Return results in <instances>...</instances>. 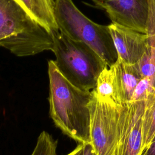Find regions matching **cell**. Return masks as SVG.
Segmentation results:
<instances>
[{
    "mask_svg": "<svg viewBox=\"0 0 155 155\" xmlns=\"http://www.w3.org/2000/svg\"><path fill=\"white\" fill-rule=\"evenodd\" d=\"M50 114L64 134L79 143H90L91 91L81 90L59 71L54 61L48 62Z\"/></svg>",
    "mask_w": 155,
    "mask_h": 155,
    "instance_id": "6da1fadb",
    "label": "cell"
},
{
    "mask_svg": "<svg viewBox=\"0 0 155 155\" xmlns=\"http://www.w3.org/2000/svg\"><path fill=\"white\" fill-rule=\"evenodd\" d=\"M0 46L17 56L52 50L51 32L15 0H0Z\"/></svg>",
    "mask_w": 155,
    "mask_h": 155,
    "instance_id": "7a4b0ae2",
    "label": "cell"
},
{
    "mask_svg": "<svg viewBox=\"0 0 155 155\" xmlns=\"http://www.w3.org/2000/svg\"><path fill=\"white\" fill-rule=\"evenodd\" d=\"M50 32L53 42L51 51L56 56L54 62L59 71L76 87L93 90L99 74L108 67L85 43L70 38L58 28Z\"/></svg>",
    "mask_w": 155,
    "mask_h": 155,
    "instance_id": "3957f363",
    "label": "cell"
},
{
    "mask_svg": "<svg viewBox=\"0 0 155 155\" xmlns=\"http://www.w3.org/2000/svg\"><path fill=\"white\" fill-rule=\"evenodd\" d=\"M54 18L58 30L70 38L91 48L110 67L117 60L108 25L97 24L84 15L72 0H54Z\"/></svg>",
    "mask_w": 155,
    "mask_h": 155,
    "instance_id": "277c9868",
    "label": "cell"
},
{
    "mask_svg": "<svg viewBox=\"0 0 155 155\" xmlns=\"http://www.w3.org/2000/svg\"><path fill=\"white\" fill-rule=\"evenodd\" d=\"M90 143L96 155H116L120 105L99 98L91 90Z\"/></svg>",
    "mask_w": 155,
    "mask_h": 155,
    "instance_id": "5b68a950",
    "label": "cell"
},
{
    "mask_svg": "<svg viewBox=\"0 0 155 155\" xmlns=\"http://www.w3.org/2000/svg\"><path fill=\"white\" fill-rule=\"evenodd\" d=\"M146 101L120 105L116 155H142V117Z\"/></svg>",
    "mask_w": 155,
    "mask_h": 155,
    "instance_id": "8992f818",
    "label": "cell"
},
{
    "mask_svg": "<svg viewBox=\"0 0 155 155\" xmlns=\"http://www.w3.org/2000/svg\"><path fill=\"white\" fill-rule=\"evenodd\" d=\"M104 10L112 23L147 33L150 13L149 0H92Z\"/></svg>",
    "mask_w": 155,
    "mask_h": 155,
    "instance_id": "52a82bcc",
    "label": "cell"
},
{
    "mask_svg": "<svg viewBox=\"0 0 155 155\" xmlns=\"http://www.w3.org/2000/svg\"><path fill=\"white\" fill-rule=\"evenodd\" d=\"M108 27L117 58L128 64L138 63L147 51L148 35L112 22Z\"/></svg>",
    "mask_w": 155,
    "mask_h": 155,
    "instance_id": "ba28073f",
    "label": "cell"
},
{
    "mask_svg": "<svg viewBox=\"0 0 155 155\" xmlns=\"http://www.w3.org/2000/svg\"><path fill=\"white\" fill-rule=\"evenodd\" d=\"M109 68L113 74L114 101L119 105H126L130 102L134 89L142 79L137 64H128L117 58Z\"/></svg>",
    "mask_w": 155,
    "mask_h": 155,
    "instance_id": "9c48e42d",
    "label": "cell"
},
{
    "mask_svg": "<svg viewBox=\"0 0 155 155\" xmlns=\"http://www.w3.org/2000/svg\"><path fill=\"white\" fill-rule=\"evenodd\" d=\"M15 1L50 31L58 28L54 18V0Z\"/></svg>",
    "mask_w": 155,
    "mask_h": 155,
    "instance_id": "30bf717a",
    "label": "cell"
},
{
    "mask_svg": "<svg viewBox=\"0 0 155 155\" xmlns=\"http://www.w3.org/2000/svg\"><path fill=\"white\" fill-rule=\"evenodd\" d=\"M154 134L155 93L149 96L146 101L142 117V153L152 142Z\"/></svg>",
    "mask_w": 155,
    "mask_h": 155,
    "instance_id": "8fae6325",
    "label": "cell"
},
{
    "mask_svg": "<svg viewBox=\"0 0 155 155\" xmlns=\"http://www.w3.org/2000/svg\"><path fill=\"white\" fill-rule=\"evenodd\" d=\"M93 91L102 99L114 101L113 74L109 67H105L102 71L97 78L96 87Z\"/></svg>",
    "mask_w": 155,
    "mask_h": 155,
    "instance_id": "7c38bea8",
    "label": "cell"
},
{
    "mask_svg": "<svg viewBox=\"0 0 155 155\" xmlns=\"http://www.w3.org/2000/svg\"><path fill=\"white\" fill-rule=\"evenodd\" d=\"M57 142L45 131H42L38 137L36 146L31 155H57Z\"/></svg>",
    "mask_w": 155,
    "mask_h": 155,
    "instance_id": "4fadbf2b",
    "label": "cell"
},
{
    "mask_svg": "<svg viewBox=\"0 0 155 155\" xmlns=\"http://www.w3.org/2000/svg\"><path fill=\"white\" fill-rule=\"evenodd\" d=\"M83 155H96L90 143H84Z\"/></svg>",
    "mask_w": 155,
    "mask_h": 155,
    "instance_id": "5bb4252c",
    "label": "cell"
},
{
    "mask_svg": "<svg viewBox=\"0 0 155 155\" xmlns=\"http://www.w3.org/2000/svg\"><path fill=\"white\" fill-rule=\"evenodd\" d=\"M142 155H155V141H153L143 152Z\"/></svg>",
    "mask_w": 155,
    "mask_h": 155,
    "instance_id": "9a60e30c",
    "label": "cell"
},
{
    "mask_svg": "<svg viewBox=\"0 0 155 155\" xmlns=\"http://www.w3.org/2000/svg\"><path fill=\"white\" fill-rule=\"evenodd\" d=\"M84 144L79 143V145L67 155H83Z\"/></svg>",
    "mask_w": 155,
    "mask_h": 155,
    "instance_id": "2e32d148",
    "label": "cell"
},
{
    "mask_svg": "<svg viewBox=\"0 0 155 155\" xmlns=\"http://www.w3.org/2000/svg\"><path fill=\"white\" fill-rule=\"evenodd\" d=\"M153 141H155V134H154V137H153V141H152V142H153Z\"/></svg>",
    "mask_w": 155,
    "mask_h": 155,
    "instance_id": "e0dca14e",
    "label": "cell"
}]
</instances>
